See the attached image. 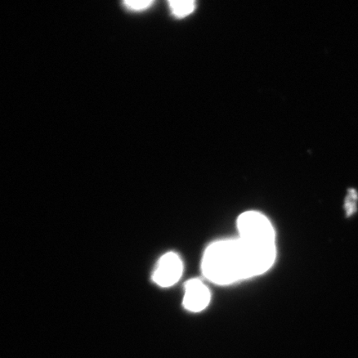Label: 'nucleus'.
<instances>
[{"label":"nucleus","mask_w":358,"mask_h":358,"mask_svg":"<svg viewBox=\"0 0 358 358\" xmlns=\"http://www.w3.org/2000/svg\"><path fill=\"white\" fill-rule=\"evenodd\" d=\"M275 258V241L238 236L210 245L201 261V271L213 283L229 285L264 274L274 265Z\"/></svg>","instance_id":"1"},{"label":"nucleus","mask_w":358,"mask_h":358,"mask_svg":"<svg viewBox=\"0 0 358 358\" xmlns=\"http://www.w3.org/2000/svg\"><path fill=\"white\" fill-rule=\"evenodd\" d=\"M182 271L181 258L176 253L168 252L159 259L152 279L160 287H171L181 279Z\"/></svg>","instance_id":"2"},{"label":"nucleus","mask_w":358,"mask_h":358,"mask_svg":"<svg viewBox=\"0 0 358 358\" xmlns=\"http://www.w3.org/2000/svg\"><path fill=\"white\" fill-rule=\"evenodd\" d=\"M211 298V292L203 281L192 279L185 284L182 306L190 312H201L208 308Z\"/></svg>","instance_id":"3"},{"label":"nucleus","mask_w":358,"mask_h":358,"mask_svg":"<svg viewBox=\"0 0 358 358\" xmlns=\"http://www.w3.org/2000/svg\"><path fill=\"white\" fill-rule=\"evenodd\" d=\"M169 3L173 15L177 17L189 15L196 8L195 2L192 0H171Z\"/></svg>","instance_id":"4"},{"label":"nucleus","mask_w":358,"mask_h":358,"mask_svg":"<svg viewBox=\"0 0 358 358\" xmlns=\"http://www.w3.org/2000/svg\"><path fill=\"white\" fill-rule=\"evenodd\" d=\"M153 1L151 0H141V1H133V0H129V1H124V7L127 8L128 10L131 11H143L145 10L146 8H150L152 4H153Z\"/></svg>","instance_id":"5"}]
</instances>
